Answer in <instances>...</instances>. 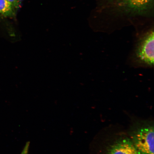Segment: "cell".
I'll list each match as a JSON object with an SVG mask.
<instances>
[{"label":"cell","instance_id":"cell-1","mask_svg":"<svg viewBox=\"0 0 154 154\" xmlns=\"http://www.w3.org/2000/svg\"><path fill=\"white\" fill-rule=\"evenodd\" d=\"M132 141L139 154H154L153 125L142 126L132 134Z\"/></svg>","mask_w":154,"mask_h":154},{"label":"cell","instance_id":"cell-2","mask_svg":"<svg viewBox=\"0 0 154 154\" xmlns=\"http://www.w3.org/2000/svg\"><path fill=\"white\" fill-rule=\"evenodd\" d=\"M117 8L126 14L146 16L153 12L154 0H113Z\"/></svg>","mask_w":154,"mask_h":154},{"label":"cell","instance_id":"cell-3","mask_svg":"<svg viewBox=\"0 0 154 154\" xmlns=\"http://www.w3.org/2000/svg\"><path fill=\"white\" fill-rule=\"evenodd\" d=\"M154 31L151 30L144 34L137 47L135 55L140 63L153 66L154 63Z\"/></svg>","mask_w":154,"mask_h":154},{"label":"cell","instance_id":"cell-4","mask_svg":"<svg viewBox=\"0 0 154 154\" xmlns=\"http://www.w3.org/2000/svg\"><path fill=\"white\" fill-rule=\"evenodd\" d=\"M106 154H139L131 140L128 138L117 140L108 149Z\"/></svg>","mask_w":154,"mask_h":154},{"label":"cell","instance_id":"cell-5","mask_svg":"<svg viewBox=\"0 0 154 154\" xmlns=\"http://www.w3.org/2000/svg\"><path fill=\"white\" fill-rule=\"evenodd\" d=\"M17 9L7 0H0V17L13 18L16 14Z\"/></svg>","mask_w":154,"mask_h":154},{"label":"cell","instance_id":"cell-6","mask_svg":"<svg viewBox=\"0 0 154 154\" xmlns=\"http://www.w3.org/2000/svg\"><path fill=\"white\" fill-rule=\"evenodd\" d=\"M17 10L20 7L21 0H7Z\"/></svg>","mask_w":154,"mask_h":154},{"label":"cell","instance_id":"cell-7","mask_svg":"<svg viewBox=\"0 0 154 154\" xmlns=\"http://www.w3.org/2000/svg\"><path fill=\"white\" fill-rule=\"evenodd\" d=\"M109 1L111 2H113V0H109Z\"/></svg>","mask_w":154,"mask_h":154}]
</instances>
